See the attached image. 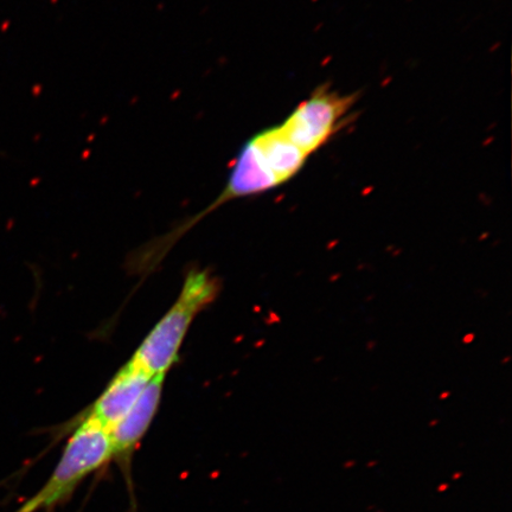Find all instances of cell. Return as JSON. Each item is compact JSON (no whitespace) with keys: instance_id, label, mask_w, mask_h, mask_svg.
<instances>
[{"instance_id":"1","label":"cell","mask_w":512,"mask_h":512,"mask_svg":"<svg viewBox=\"0 0 512 512\" xmlns=\"http://www.w3.org/2000/svg\"><path fill=\"white\" fill-rule=\"evenodd\" d=\"M355 102V95L320 86L281 123L253 134L232 160L220 196L201 216L224 203L265 194L292 181L342 130Z\"/></svg>"},{"instance_id":"2","label":"cell","mask_w":512,"mask_h":512,"mask_svg":"<svg viewBox=\"0 0 512 512\" xmlns=\"http://www.w3.org/2000/svg\"><path fill=\"white\" fill-rule=\"evenodd\" d=\"M73 434L47 483L16 512L51 511L67 503L83 480L113 460L111 434L98 422L76 419Z\"/></svg>"},{"instance_id":"3","label":"cell","mask_w":512,"mask_h":512,"mask_svg":"<svg viewBox=\"0 0 512 512\" xmlns=\"http://www.w3.org/2000/svg\"><path fill=\"white\" fill-rule=\"evenodd\" d=\"M217 292L219 285L207 271H191L177 302L144 339L132 361L151 376L165 375L178 361L192 320L213 302Z\"/></svg>"},{"instance_id":"4","label":"cell","mask_w":512,"mask_h":512,"mask_svg":"<svg viewBox=\"0 0 512 512\" xmlns=\"http://www.w3.org/2000/svg\"><path fill=\"white\" fill-rule=\"evenodd\" d=\"M165 375L153 376L144 392L124 419L111 430L113 460L131 486L132 457L152 424L162 400Z\"/></svg>"},{"instance_id":"5","label":"cell","mask_w":512,"mask_h":512,"mask_svg":"<svg viewBox=\"0 0 512 512\" xmlns=\"http://www.w3.org/2000/svg\"><path fill=\"white\" fill-rule=\"evenodd\" d=\"M152 377L131 360L123 369H120L105 392L88 411L82 414L81 418L92 419L111 432L130 412Z\"/></svg>"}]
</instances>
